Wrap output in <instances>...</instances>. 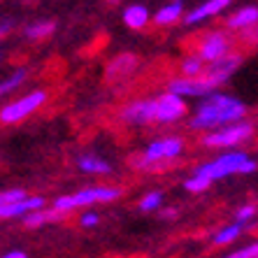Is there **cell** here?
Segmentation results:
<instances>
[{"mask_svg":"<svg viewBox=\"0 0 258 258\" xmlns=\"http://www.w3.org/2000/svg\"><path fill=\"white\" fill-rule=\"evenodd\" d=\"M246 107L244 102H240L237 98L221 93V91H212L210 96H205L198 102V107L193 112L188 126L193 131H214V128L228 126L233 121L244 119Z\"/></svg>","mask_w":258,"mask_h":258,"instance_id":"obj_1","label":"cell"},{"mask_svg":"<svg viewBox=\"0 0 258 258\" xmlns=\"http://www.w3.org/2000/svg\"><path fill=\"white\" fill-rule=\"evenodd\" d=\"M256 161L246 156V151H228V154H221L219 158L210 163H203L196 168V172L210 177L212 181L216 179H226V177H233V174H249L256 172Z\"/></svg>","mask_w":258,"mask_h":258,"instance_id":"obj_2","label":"cell"},{"mask_svg":"<svg viewBox=\"0 0 258 258\" xmlns=\"http://www.w3.org/2000/svg\"><path fill=\"white\" fill-rule=\"evenodd\" d=\"M184 151V140L179 138H163L151 142L147 149L142 151V156L133 158V168L135 170H156L161 163H168L177 158Z\"/></svg>","mask_w":258,"mask_h":258,"instance_id":"obj_3","label":"cell"},{"mask_svg":"<svg viewBox=\"0 0 258 258\" xmlns=\"http://www.w3.org/2000/svg\"><path fill=\"white\" fill-rule=\"evenodd\" d=\"M251 135H253V123L240 119V121L228 123V126L207 131L203 135V147H210V149H230V147L244 144Z\"/></svg>","mask_w":258,"mask_h":258,"instance_id":"obj_4","label":"cell"},{"mask_svg":"<svg viewBox=\"0 0 258 258\" xmlns=\"http://www.w3.org/2000/svg\"><path fill=\"white\" fill-rule=\"evenodd\" d=\"M121 196L119 186H93V188H82L77 193H70V196H60L54 200V207L60 212H72L77 207H89L93 203H112Z\"/></svg>","mask_w":258,"mask_h":258,"instance_id":"obj_5","label":"cell"},{"mask_svg":"<svg viewBox=\"0 0 258 258\" xmlns=\"http://www.w3.org/2000/svg\"><path fill=\"white\" fill-rule=\"evenodd\" d=\"M44 102H47V93L44 91H33L28 96L19 98V100L10 102L5 107L0 109V121L3 123H17V121H24L26 116H30L33 112L42 107Z\"/></svg>","mask_w":258,"mask_h":258,"instance_id":"obj_6","label":"cell"},{"mask_svg":"<svg viewBox=\"0 0 258 258\" xmlns=\"http://www.w3.org/2000/svg\"><path fill=\"white\" fill-rule=\"evenodd\" d=\"M240 63H242V56L230 51L228 56H223V58H219V60L207 63V68H205V72L200 75V77H203L205 82H207V84L216 91L221 84H226V82H228V77L233 75L235 70H237V68H240Z\"/></svg>","mask_w":258,"mask_h":258,"instance_id":"obj_7","label":"cell"},{"mask_svg":"<svg viewBox=\"0 0 258 258\" xmlns=\"http://www.w3.org/2000/svg\"><path fill=\"white\" fill-rule=\"evenodd\" d=\"M186 114V100L184 96L174 93V91H165L163 96L156 98V121L158 123H177Z\"/></svg>","mask_w":258,"mask_h":258,"instance_id":"obj_8","label":"cell"},{"mask_svg":"<svg viewBox=\"0 0 258 258\" xmlns=\"http://www.w3.org/2000/svg\"><path fill=\"white\" fill-rule=\"evenodd\" d=\"M196 51L205 58V63L219 60V58L230 54V37L226 35L223 30H212V33L203 35V40L198 42V49H196Z\"/></svg>","mask_w":258,"mask_h":258,"instance_id":"obj_9","label":"cell"},{"mask_svg":"<svg viewBox=\"0 0 258 258\" xmlns=\"http://www.w3.org/2000/svg\"><path fill=\"white\" fill-rule=\"evenodd\" d=\"M119 116L131 126H147L156 121V100H133L121 109Z\"/></svg>","mask_w":258,"mask_h":258,"instance_id":"obj_10","label":"cell"},{"mask_svg":"<svg viewBox=\"0 0 258 258\" xmlns=\"http://www.w3.org/2000/svg\"><path fill=\"white\" fill-rule=\"evenodd\" d=\"M170 91H174V93H179L184 98H205L214 89L203 77H181L170 82Z\"/></svg>","mask_w":258,"mask_h":258,"instance_id":"obj_11","label":"cell"},{"mask_svg":"<svg viewBox=\"0 0 258 258\" xmlns=\"http://www.w3.org/2000/svg\"><path fill=\"white\" fill-rule=\"evenodd\" d=\"M44 207V198L42 196H26L24 200H17V203H10V205H0V216L3 219H24L28 212L33 210H40Z\"/></svg>","mask_w":258,"mask_h":258,"instance_id":"obj_12","label":"cell"},{"mask_svg":"<svg viewBox=\"0 0 258 258\" xmlns=\"http://www.w3.org/2000/svg\"><path fill=\"white\" fill-rule=\"evenodd\" d=\"M230 3H233V0H207V3H203L200 7H196L193 12L186 14V24L193 26V24H198V21H205V19L214 17V14L223 12Z\"/></svg>","mask_w":258,"mask_h":258,"instance_id":"obj_13","label":"cell"},{"mask_svg":"<svg viewBox=\"0 0 258 258\" xmlns=\"http://www.w3.org/2000/svg\"><path fill=\"white\" fill-rule=\"evenodd\" d=\"M226 26L230 30H244L251 28V26H258V7H242L235 14H230L226 19Z\"/></svg>","mask_w":258,"mask_h":258,"instance_id":"obj_14","label":"cell"},{"mask_svg":"<svg viewBox=\"0 0 258 258\" xmlns=\"http://www.w3.org/2000/svg\"><path fill=\"white\" fill-rule=\"evenodd\" d=\"M63 214H66V212L56 210V207H51V210L40 207V210H33L24 216V226L26 228H40V226H44V223H49V221H60Z\"/></svg>","mask_w":258,"mask_h":258,"instance_id":"obj_15","label":"cell"},{"mask_svg":"<svg viewBox=\"0 0 258 258\" xmlns=\"http://www.w3.org/2000/svg\"><path fill=\"white\" fill-rule=\"evenodd\" d=\"M77 168L86 174H109L112 172V165L102 158L93 156V154H84V156L77 158Z\"/></svg>","mask_w":258,"mask_h":258,"instance_id":"obj_16","label":"cell"},{"mask_svg":"<svg viewBox=\"0 0 258 258\" xmlns=\"http://www.w3.org/2000/svg\"><path fill=\"white\" fill-rule=\"evenodd\" d=\"M123 24L135 30L144 28V26L149 24V10L144 5H128L123 10Z\"/></svg>","mask_w":258,"mask_h":258,"instance_id":"obj_17","label":"cell"},{"mask_svg":"<svg viewBox=\"0 0 258 258\" xmlns=\"http://www.w3.org/2000/svg\"><path fill=\"white\" fill-rule=\"evenodd\" d=\"M181 10H184V3H181V0H172L170 5H165V7L158 10L156 17H154V21H156L158 26H170V24H174V21H179Z\"/></svg>","mask_w":258,"mask_h":258,"instance_id":"obj_18","label":"cell"},{"mask_svg":"<svg viewBox=\"0 0 258 258\" xmlns=\"http://www.w3.org/2000/svg\"><path fill=\"white\" fill-rule=\"evenodd\" d=\"M242 226L244 223L235 221V223H228V226H223L221 230H216L214 235H212V242H214L216 246H223V244H230V242H235L237 237L242 235Z\"/></svg>","mask_w":258,"mask_h":258,"instance_id":"obj_19","label":"cell"},{"mask_svg":"<svg viewBox=\"0 0 258 258\" xmlns=\"http://www.w3.org/2000/svg\"><path fill=\"white\" fill-rule=\"evenodd\" d=\"M205 68H207L205 66V58L198 54V51L181 60V75H184V77H200L205 72Z\"/></svg>","mask_w":258,"mask_h":258,"instance_id":"obj_20","label":"cell"},{"mask_svg":"<svg viewBox=\"0 0 258 258\" xmlns=\"http://www.w3.org/2000/svg\"><path fill=\"white\" fill-rule=\"evenodd\" d=\"M56 30V24L54 21H35V24H30V26H26V37L28 40H42V37H47V35H51Z\"/></svg>","mask_w":258,"mask_h":258,"instance_id":"obj_21","label":"cell"},{"mask_svg":"<svg viewBox=\"0 0 258 258\" xmlns=\"http://www.w3.org/2000/svg\"><path fill=\"white\" fill-rule=\"evenodd\" d=\"M26 75H28V70H26V68H19L17 72H12V75H10V77L0 84V93H3V96H7V93H12L14 89H19V86L24 84Z\"/></svg>","mask_w":258,"mask_h":258,"instance_id":"obj_22","label":"cell"},{"mask_svg":"<svg viewBox=\"0 0 258 258\" xmlns=\"http://www.w3.org/2000/svg\"><path fill=\"white\" fill-rule=\"evenodd\" d=\"M210 184H212L210 177H205V174L196 172L193 177H188V179L184 181V188H186V191H191V193H203V191H207V188H210Z\"/></svg>","mask_w":258,"mask_h":258,"instance_id":"obj_23","label":"cell"},{"mask_svg":"<svg viewBox=\"0 0 258 258\" xmlns=\"http://www.w3.org/2000/svg\"><path fill=\"white\" fill-rule=\"evenodd\" d=\"M161 203H163V193L161 191H151L140 200V210L142 212H154V210L161 207Z\"/></svg>","mask_w":258,"mask_h":258,"instance_id":"obj_24","label":"cell"},{"mask_svg":"<svg viewBox=\"0 0 258 258\" xmlns=\"http://www.w3.org/2000/svg\"><path fill=\"white\" fill-rule=\"evenodd\" d=\"M26 198V191L24 188H5L0 193V205H10V203H17V200H24Z\"/></svg>","mask_w":258,"mask_h":258,"instance_id":"obj_25","label":"cell"},{"mask_svg":"<svg viewBox=\"0 0 258 258\" xmlns=\"http://www.w3.org/2000/svg\"><path fill=\"white\" fill-rule=\"evenodd\" d=\"M226 258H258V242H256V244L242 246V249H237V251L228 253Z\"/></svg>","mask_w":258,"mask_h":258,"instance_id":"obj_26","label":"cell"},{"mask_svg":"<svg viewBox=\"0 0 258 258\" xmlns=\"http://www.w3.org/2000/svg\"><path fill=\"white\" fill-rule=\"evenodd\" d=\"M253 216H256V205H242L240 210H237V214H235V221L246 223V221H251Z\"/></svg>","mask_w":258,"mask_h":258,"instance_id":"obj_27","label":"cell"},{"mask_svg":"<svg viewBox=\"0 0 258 258\" xmlns=\"http://www.w3.org/2000/svg\"><path fill=\"white\" fill-rule=\"evenodd\" d=\"M79 223H82L84 228H96L98 223H100V216H98L96 212H84L82 219H79Z\"/></svg>","mask_w":258,"mask_h":258,"instance_id":"obj_28","label":"cell"},{"mask_svg":"<svg viewBox=\"0 0 258 258\" xmlns=\"http://www.w3.org/2000/svg\"><path fill=\"white\" fill-rule=\"evenodd\" d=\"M3 258H28V256H26V251H19L17 249V251H7Z\"/></svg>","mask_w":258,"mask_h":258,"instance_id":"obj_29","label":"cell"},{"mask_svg":"<svg viewBox=\"0 0 258 258\" xmlns=\"http://www.w3.org/2000/svg\"><path fill=\"white\" fill-rule=\"evenodd\" d=\"M161 216H163V219H174V216H177V212H174V210H163Z\"/></svg>","mask_w":258,"mask_h":258,"instance_id":"obj_30","label":"cell"},{"mask_svg":"<svg viewBox=\"0 0 258 258\" xmlns=\"http://www.w3.org/2000/svg\"><path fill=\"white\" fill-rule=\"evenodd\" d=\"M0 33H3V35H7V33H10V21H3V26H0Z\"/></svg>","mask_w":258,"mask_h":258,"instance_id":"obj_31","label":"cell"},{"mask_svg":"<svg viewBox=\"0 0 258 258\" xmlns=\"http://www.w3.org/2000/svg\"><path fill=\"white\" fill-rule=\"evenodd\" d=\"M109 3H119V0H109Z\"/></svg>","mask_w":258,"mask_h":258,"instance_id":"obj_32","label":"cell"}]
</instances>
